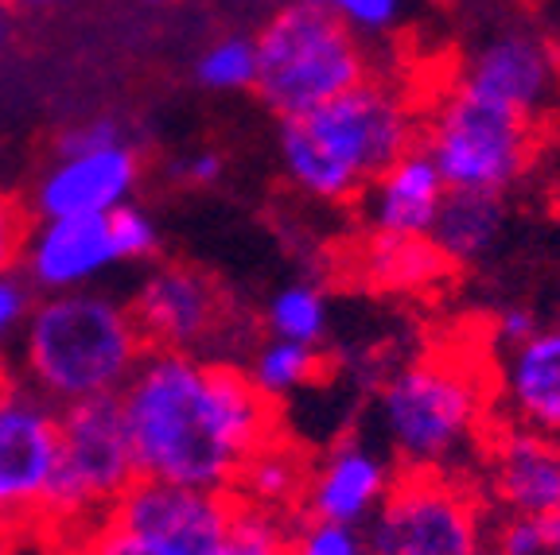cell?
I'll use <instances>...</instances> for the list:
<instances>
[{"mask_svg":"<svg viewBox=\"0 0 560 555\" xmlns=\"http://www.w3.org/2000/svg\"><path fill=\"white\" fill-rule=\"evenodd\" d=\"M140 477L230 494L245 459L277 435V404L234 365L144 350L117 392Z\"/></svg>","mask_w":560,"mask_h":555,"instance_id":"6da1fadb","label":"cell"},{"mask_svg":"<svg viewBox=\"0 0 560 555\" xmlns=\"http://www.w3.org/2000/svg\"><path fill=\"white\" fill-rule=\"evenodd\" d=\"M420 144V109L394 82L366 79L304 117H280V164L307 199L354 202L374 175Z\"/></svg>","mask_w":560,"mask_h":555,"instance_id":"7a4b0ae2","label":"cell"},{"mask_svg":"<svg viewBox=\"0 0 560 555\" xmlns=\"http://www.w3.org/2000/svg\"><path fill=\"white\" fill-rule=\"evenodd\" d=\"M132 311L102 292L70 287L27 311V377L55 404L117 397L144 357Z\"/></svg>","mask_w":560,"mask_h":555,"instance_id":"3957f363","label":"cell"},{"mask_svg":"<svg viewBox=\"0 0 560 555\" xmlns=\"http://www.w3.org/2000/svg\"><path fill=\"white\" fill-rule=\"evenodd\" d=\"M490 389L471 362L420 357L377 392L389 459L401 470L459 474L482 442Z\"/></svg>","mask_w":560,"mask_h":555,"instance_id":"277c9868","label":"cell"},{"mask_svg":"<svg viewBox=\"0 0 560 555\" xmlns=\"http://www.w3.org/2000/svg\"><path fill=\"white\" fill-rule=\"evenodd\" d=\"M541 121L510 105L447 82L420 109V147L432 156L447 191L506 194L541 156Z\"/></svg>","mask_w":560,"mask_h":555,"instance_id":"5b68a950","label":"cell"},{"mask_svg":"<svg viewBox=\"0 0 560 555\" xmlns=\"http://www.w3.org/2000/svg\"><path fill=\"white\" fill-rule=\"evenodd\" d=\"M254 90L277 117H304L315 105L370 79V59L354 27L315 4H289L261 27Z\"/></svg>","mask_w":560,"mask_h":555,"instance_id":"8992f818","label":"cell"},{"mask_svg":"<svg viewBox=\"0 0 560 555\" xmlns=\"http://www.w3.org/2000/svg\"><path fill=\"white\" fill-rule=\"evenodd\" d=\"M370 555H490V512L464 474L401 470L366 524Z\"/></svg>","mask_w":560,"mask_h":555,"instance_id":"52a82bcc","label":"cell"},{"mask_svg":"<svg viewBox=\"0 0 560 555\" xmlns=\"http://www.w3.org/2000/svg\"><path fill=\"white\" fill-rule=\"evenodd\" d=\"M132 477L140 474L121 400L94 397L67 404L59 416V454L44 494V517L59 524H94L132 486Z\"/></svg>","mask_w":560,"mask_h":555,"instance_id":"ba28073f","label":"cell"},{"mask_svg":"<svg viewBox=\"0 0 560 555\" xmlns=\"http://www.w3.org/2000/svg\"><path fill=\"white\" fill-rule=\"evenodd\" d=\"M452 82L529 121H545L560 102V44L525 24L499 27L459 59Z\"/></svg>","mask_w":560,"mask_h":555,"instance_id":"9c48e42d","label":"cell"},{"mask_svg":"<svg viewBox=\"0 0 560 555\" xmlns=\"http://www.w3.org/2000/svg\"><path fill=\"white\" fill-rule=\"evenodd\" d=\"M102 517L172 555H214L234 521V494L132 477V486Z\"/></svg>","mask_w":560,"mask_h":555,"instance_id":"30bf717a","label":"cell"},{"mask_svg":"<svg viewBox=\"0 0 560 555\" xmlns=\"http://www.w3.org/2000/svg\"><path fill=\"white\" fill-rule=\"evenodd\" d=\"M59 454V416L47 400L0 389V521L44 512V494Z\"/></svg>","mask_w":560,"mask_h":555,"instance_id":"8fae6325","label":"cell"},{"mask_svg":"<svg viewBox=\"0 0 560 555\" xmlns=\"http://www.w3.org/2000/svg\"><path fill=\"white\" fill-rule=\"evenodd\" d=\"M397 477V462L385 451H374L366 442L347 439L335 451H327L307 474V489L300 512L312 521L331 524H370L377 505L385 501Z\"/></svg>","mask_w":560,"mask_h":555,"instance_id":"7c38bea8","label":"cell"},{"mask_svg":"<svg viewBox=\"0 0 560 555\" xmlns=\"http://www.w3.org/2000/svg\"><path fill=\"white\" fill-rule=\"evenodd\" d=\"M490 494L502 512L552 521L560 512V439L529 427H502L490 439Z\"/></svg>","mask_w":560,"mask_h":555,"instance_id":"4fadbf2b","label":"cell"},{"mask_svg":"<svg viewBox=\"0 0 560 555\" xmlns=\"http://www.w3.org/2000/svg\"><path fill=\"white\" fill-rule=\"evenodd\" d=\"M222 319V295L195 269H160L144 280L132 322L152 350H191Z\"/></svg>","mask_w":560,"mask_h":555,"instance_id":"5bb4252c","label":"cell"},{"mask_svg":"<svg viewBox=\"0 0 560 555\" xmlns=\"http://www.w3.org/2000/svg\"><path fill=\"white\" fill-rule=\"evenodd\" d=\"M444 194L436 164L417 144L362 187V226L374 237H429Z\"/></svg>","mask_w":560,"mask_h":555,"instance_id":"9a60e30c","label":"cell"},{"mask_svg":"<svg viewBox=\"0 0 560 555\" xmlns=\"http://www.w3.org/2000/svg\"><path fill=\"white\" fill-rule=\"evenodd\" d=\"M137 179L140 160L125 144L97 147V152H82V156H62L35 191V214H109L114 206L129 202Z\"/></svg>","mask_w":560,"mask_h":555,"instance_id":"2e32d148","label":"cell"},{"mask_svg":"<svg viewBox=\"0 0 560 555\" xmlns=\"http://www.w3.org/2000/svg\"><path fill=\"white\" fill-rule=\"evenodd\" d=\"M27 276L44 292H70L94 280L109 264H117L109 214H67L44 217V226L32 229L24 245Z\"/></svg>","mask_w":560,"mask_h":555,"instance_id":"e0dca14e","label":"cell"},{"mask_svg":"<svg viewBox=\"0 0 560 555\" xmlns=\"http://www.w3.org/2000/svg\"><path fill=\"white\" fill-rule=\"evenodd\" d=\"M499 397L510 424L560 439V322L502 350Z\"/></svg>","mask_w":560,"mask_h":555,"instance_id":"ac0fdd59","label":"cell"},{"mask_svg":"<svg viewBox=\"0 0 560 555\" xmlns=\"http://www.w3.org/2000/svg\"><path fill=\"white\" fill-rule=\"evenodd\" d=\"M502 226H506V194L447 191L429 229V241L447 261V269H471L499 245Z\"/></svg>","mask_w":560,"mask_h":555,"instance_id":"d6986e66","label":"cell"},{"mask_svg":"<svg viewBox=\"0 0 560 555\" xmlns=\"http://www.w3.org/2000/svg\"><path fill=\"white\" fill-rule=\"evenodd\" d=\"M307 474H312V462L300 447H292L289 439L272 435L269 442H261L245 467L237 470V482L230 494L245 505H257V509H269L277 517H289L292 509H300L307 489Z\"/></svg>","mask_w":560,"mask_h":555,"instance_id":"ffe728a7","label":"cell"},{"mask_svg":"<svg viewBox=\"0 0 560 555\" xmlns=\"http://www.w3.org/2000/svg\"><path fill=\"white\" fill-rule=\"evenodd\" d=\"M362 272L370 284L397 287V292H417V287L436 284L447 276V261L432 249L429 237H374L362 252Z\"/></svg>","mask_w":560,"mask_h":555,"instance_id":"44dd1931","label":"cell"},{"mask_svg":"<svg viewBox=\"0 0 560 555\" xmlns=\"http://www.w3.org/2000/svg\"><path fill=\"white\" fill-rule=\"evenodd\" d=\"M327 299L312 284H289L272 295L265 322H269L272 339L300 342V346H319L327 339Z\"/></svg>","mask_w":560,"mask_h":555,"instance_id":"7402d4cb","label":"cell"},{"mask_svg":"<svg viewBox=\"0 0 560 555\" xmlns=\"http://www.w3.org/2000/svg\"><path fill=\"white\" fill-rule=\"evenodd\" d=\"M315 374H319V350L284 339H272L269 346H261L254 365H249V381L269 400L292 397L296 389L312 385Z\"/></svg>","mask_w":560,"mask_h":555,"instance_id":"603a6c76","label":"cell"},{"mask_svg":"<svg viewBox=\"0 0 560 555\" xmlns=\"http://www.w3.org/2000/svg\"><path fill=\"white\" fill-rule=\"evenodd\" d=\"M214 555H289V521L234 497V521Z\"/></svg>","mask_w":560,"mask_h":555,"instance_id":"cb8c5ba5","label":"cell"},{"mask_svg":"<svg viewBox=\"0 0 560 555\" xmlns=\"http://www.w3.org/2000/svg\"><path fill=\"white\" fill-rule=\"evenodd\" d=\"M195 79L207 90H249L257 82V44L249 35H226L195 62Z\"/></svg>","mask_w":560,"mask_h":555,"instance_id":"d4e9b609","label":"cell"},{"mask_svg":"<svg viewBox=\"0 0 560 555\" xmlns=\"http://www.w3.org/2000/svg\"><path fill=\"white\" fill-rule=\"evenodd\" d=\"M289 555H370L366 532L354 524H331L304 517L296 532H289Z\"/></svg>","mask_w":560,"mask_h":555,"instance_id":"484cf974","label":"cell"},{"mask_svg":"<svg viewBox=\"0 0 560 555\" xmlns=\"http://www.w3.org/2000/svg\"><path fill=\"white\" fill-rule=\"evenodd\" d=\"M545 552H549V521H541V517L502 512V521L490 524V555H545Z\"/></svg>","mask_w":560,"mask_h":555,"instance_id":"4316f807","label":"cell"},{"mask_svg":"<svg viewBox=\"0 0 560 555\" xmlns=\"http://www.w3.org/2000/svg\"><path fill=\"white\" fill-rule=\"evenodd\" d=\"M300 4H315V9L331 12L354 32H389L401 20L405 0H300Z\"/></svg>","mask_w":560,"mask_h":555,"instance_id":"83f0119b","label":"cell"},{"mask_svg":"<svg viewBox=\"0 0 560 555\" xmlns=\"http://www.w3.org/2000/svg\"><path fill=\"white\" fill-rule=\"evenodd\" d=\"M109 237H114L117 261H137V257H149L156 249L152 217L140 206H132V202H121V206L109 210Z\"/></svg>","mask_w":560,"mask_h":555,"instance_id":"f1b7e54d","label":"cell"},{"mask_svg":"<svg viewBox=\"0 0 560 555\" xmlns=\"http://www.w3.org/2000/svg\"><path fill=\"white\" fill-rule=\"evenodd\" d=\"M86 540H82L79 555H172L167 547L152 544V540L137 536V532L117 529L114 521L97 517L94 524H86Z\"/></svg>","mask_w":560,"mask_h":555,"instance_id":"f546056e","label":"cell"},{"mask_svg":"<svg viewBox=\"0 0 560 555\" xmlns=\"http://www.w3.org/2000/svg\"><path fill=\"white\" fill-rule=\"evenodd\" d=\"M27 234H32L27 210L12 194L0 191V272H12V264L24 257Z\"/></svg>","mask_w":560,"mask_h":555,"instance_id":"4dcf8cb0","label":"cell"},{"mask_svg":"<svg viewBox=\"0 0 560 555\" xmlns=\"http://www.w3.org/2000/svg\"><path fill=\"white\" fill-rule=\"evenodd\" d=\"M121 144L117 140V125L114 121H90L70 129L67 137L59 140V156H82V152H97V147Z\"/></svg>","mask_w":560,"mask_h":555,"instance_id":"1f68e13d","label":"cell"},{"mask_svg":"<svg viewBox=\"0 0 560 555\" xmlns=\"http://www.w3.org/2000/svg\"><path fill=\"white\" fill-rule=\"evenodd\" d=\"M27 311H32L27 287L12 272H0V339H9L12 330L27 319Z\"/></svg>","mask_w":560,"mask_h":555,"instance_id":"d6a6232c","label":"cell"},{"mask_svg":"<svg viewBox=\"0 0 560 555\" xmlns=\"http://www.w3.org/2000/svg\"><path fill=\"white\" fill-rule=\"evenodd\" d=\"M537 327H541V322H537V315L529 311V307H506V311H499V319H494V346L499 350L517 346V342L529 339Z\"/></svg>","mask_w":560,"mask_h":555,"instance_id":"836d02e7","label":"cell"},{"mask_svg":"<svg viewBox=\"0 0 560 555\" xmlns=\"http://www.w3.org/2000/svg\"><path fill=\"white\" fill-rule=\"evenodd\" d=\"M184 175L191 182H199V187H210V182L222 179V156L219 152H199V156H191L184 164Z\"/></svg>","mask_w":560,"mask_h":555,"instance_id":"e575fe53","label":"cell"},{"mask_svg":"<svg viewBox=\"0 0 560 555\" xmlns=\"http://www.w3.org/2000/svg\"><path fill=\"white\" fill-rule=\"evenodd\" d=\"M545 555H560V512L549 521V552Z\"/></svg>","mask_w":560,"mask_h":555,"instance_id":"d590c367","label":"cell"},{"mask_svg":"<svg viewBox=\"0 0 560 555\" xmlns=\"http://www.w3.org/2000/svg\"><path fill=\"white\" fill-rule=\"evenodd\" d=\"M552 210L560 214V175H557V182H552Z\"/></svg>","mask_w":560,"mask_h":555,"instance_id":"8d00e7d4","label":"cell"},{"mask_svg":"<svg viewBox=\"0 0 560 555\" xmlns=\"http://www.w3.org/2000/svg\"><path fill=\"white\" fill-rule=\"evenodd\" d=\"M144 4H167V0H144Z\"/></svg>","mask_w":560,"mask_h":555,"instance_id":"74e56055","label":"cell"},{"mask_svg":"<svg viewBox=\"0 0 560 555\" xmlns=\"http://www.w3.org/2000/svg\"><path fill=\"white\" fill-rule=\"evenodd\" d=\"M0 4H4V0H0Z\"/></svg>","mask_w":560,"mask_h":555,"instance_id":"f35d334b","label":"cell"}]
</instances>
